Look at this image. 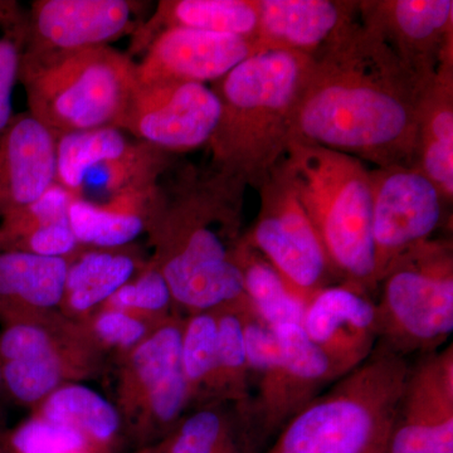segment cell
Wrapping results in <instances>:
<instances>
[{"mask_svg": "<svg viewBox=\"0 0 453 453\" xmlns=\"http://www.w3.org/2000/svg\"><path fill=\"white\" fill-rule=\"evenodd\" d=\"M247 303L216 314L219 384L228 387L241 399L246 398L250 390L243 333V308Z\"/></svg>", "mask_w": 453, "mask_h": 453, "instance_id": "cell-33", "label": "cell"}, {"mask_svg": "<svg viewBox=\"0 0 453 453\" xmlns=\"http://www.w3.org/2000/svg\"><path fill=\"white\" fill-rule=\"evenodd\" d=\"M281 360L275 377L255 411L262 440L288 423L330 381L339 380L335 366L303 332V325L275 329Z\"/></svg>", "mask_w": 453, "mask_h": 453, "instance_id": "cell-17", "label": "cell"}, {"mask_svg": "<svg viewBox=\"0 0 453 453\" xmlns=\"http://www.w3.org/2000/svg\"><path fill=\"white\" fill-rule=\"evenodd\" d=\"M177 165L175 155L145 142H133L118 159L96 169L103 175L104 189L109 196L127 190L159 186L170 170Z\"/></svg>", "mask_w": 453, "mask_h": 453, "instance_id": "cell-30", "label": "cell"}, {"mask_svg": "<svg viewBox=\"0 0 453 453\" xmlns=\"http://www.w3.org/2000/svg\"><path fill=\"white\" fill-rule=\"evenodd\" d=\"M359 18L422 81L453 57L452 0H359Z\"/></svg>", "mask_w": 453, "mask_h": 453, "instance_id": "cell-12", "label": "cell"}, {"mask_svg": "<svg viewBox=\"0 0 453 453\" xmlns=\"http://www.w3.org/2000/svg\"><path fill=\"white\" fill-rule=\"evenodd\" d=\"M181 363L189 392L195 387L219 383L217 315L198 312L183 329Z\"/></svg>", "mask_w": 453, "mask_h": 453, "instance_id": "cell-32", "label": "cell"}, {"mask_svg": "<svg viewBox=\"0 0 453 453\" xmlns=\"http://www.w3.org/2000/svg\"><path fill=\"white\" fill-rule=\"evenodd\" d=\"M142 3L37 0L27 13L26 59H49L109 46L138 28Z\"/></svg>", "mask_w": 453, "mask_h": 453, "instance_id": "cell-11", "label": "cell"}, {"mask_svg": "<svg viewBox=\"0 0 453 453\" xmlns=\"http://www.w3.org/2000/svg\"><path fill=\"white\" fill-rule=\"evenodd\" d=\"M244 296L253 314L271 329L303 324L306 303L288 288L275 267L244 240L241 242Z\"/></svg>", "mask_w": 453, "mask_h": 453, "instance_id": "cell-26", "label": "cell"}, {"mask_svg": "<svg viewBox=\"0 0 453 453\" xmlns=\"http://www.w3.org/2000/svg\"><path fill=\"white\" fill-rule=\"evenodd\" d=\"M183 329L164 325L140 342L134 351V374L146 390L155 421L170 425L180 416L189 398V386L181 363Z\"/></svg>", "mask_w": 453, "mask_h": 453, "instance_id": "cell-22", "label": "cell"}, {"mask_svg": "<svg viewBox=\"0 0 453 453\" xmlns=\"http://www.w3.org/2000/svg\"><path fill=\"white\" fill-rule=\"evenodd\" d=\"M43 418L77 429L91 443L101 445L110 442L120 428V416L113 405L95 390L76 384L47 396Z\"/></svg>", "mask_w": 453, "mask_h": 453, "instance_id": "cell-28", "label": "cell"}, {"mask_svg": "<svg viewBox=\"0 0 453 453\" xmlns=\"http://www.w3.org/2000/svg\"><path fill=\"white\" fill-rule=\"evenodd\" d=\"M67 270L65 258L0 251V314L13 323L22 308L58 305L65 297Z\"/></svg>", "mask_w": 453, "mask_h": 453, "instance_id": "cell-24", "label": "cell"}, {"mask_svg": "<svg viewBox=\"0 0 453 453\" xmlns=\"http://www.w3.org/2000/svg\"><path fill=\"white\" fill-rule=\"evenodd\" d=\"M247 184L216 166L175 165L148 231L173 300L199 312L247 303L240 253Z\"/></svg>", "mask_w": 453, "mask_h": 453, "instance_id": "cell-2", "label": "cell"}, {"mask_svg": "<svg viewBox=\"0 0 453 453\" xmlns=\"http://www.w3.org/2000/svg\"><path fill=\"white\" fill-rule=\"evenodd\" d=\"M3 380H2V369H0V388H2Z\"/></svg>", "mask_w": 453, "mask_h": 453, "instance_id": "cell-38", "label": "cell"}, {"mask_svg": "<svg viewBox=\"0 0 453 453\" xmlns=\"http://www.w3.org/2000/svg\"><path fill=\"white\" fill-rule=\"evenodd\" d=\"M429 81L414 76L362 23L312 57L290 142L386 166H416L418 111Z\"/></svg>", "mask_w": 453, "mask_h": 453, "instance_id": "cell-1", "label": "cell"}, {"mask_svg": "<svg viewBox=\"0 0 453 453\" xmlns=\"http://www.w3.org/2000/svg\"><path fill=\"white\" fill-rule=\"evenodd\" d=\"M411 371L402 354L375 348L288 419L266 453H387Z\"/></svg>", "mask_w": 453, "mask_h": 453, "instance_id": "cell-4", "label": "cell"}, {"mask_svg": "<svg viewBox=\"0 0 453 453\" xmlns=\"http://www.w3.org/2000/svg\"><path fill=\"white\" fill-rule=\"evenodd\" d=\"M133 142L118 127L76 131L57 138V184L83 198L92 172L121 157Z\"/></svg>", "mask_w": 453, "mask_h": 453, "instance_id": "cell-27", "label": "cell"}, {"mask_svg": "<svg viewBox=\"0 0 453 453\" xmlns=\"http://www.w3.org/2000/svg\"><path fill=\"white\" fill-rule=\"evenodd\" d=\"M219 113V97L204 83H136L119 129L177 155L208 146Z\"/></svg>", "mask_w": 453, "mask_h": 453, "instance_id": "cell-10", "label": "cell"}, {"mask_svg": "<svg viewBox=\"0 0 453 453\" xmlns=\"http://www.w3.org/2000/svg\"><path fill=\"white\" fill-rule=\"evenodd\" d=\"M3 386L14 398L33 403L55 392L62 365L55 351L0 362Z\"/></svg>", "mask_w": 453, "mask_h": 453, "instance_id": "cell-34", "label": "cell"}, {"mask_svg": "<svg viewBox=\"0 0 453 453\" xmlns=\"http://www.w3.org/2000/svg\"><path fill=\"white\" fill-rule=\"evenodd\" d=\"M257 189V219L244 240L308 305L334 277L323 243L281 162Z\"/></svg>", "mask_w": 453, "mask_h": 453, "instance_id": "cell-8", "label": "cell"}, {"mask_svg": "<svg viewBox=\"0 0 453 453\" xmlns=\"http://www.w3.org/2000/svg\"><path fill=\"white\" fill-rule=\"evenodd\" d=\"M387 453H453L452 347L411 371Z\"/></svg>", "mask_w": 453, "mask_h": 453, "instance_id": "cell-13", "label": "cell"}, {"mask_svg": "<svg viewBox=\"0 0 453 453\" xmlns=\"http://www.w3.org/2000/svg\"><path fill=\"white\" fill-rule=\"evenodd\" d=\"M417 168L434 181L447 204L453 201V57L423 91L417 133Z\"/></svg>", "mask_w": 453, "mask_h": 453, "instance_id": "cell-23", "label": "cell"}, {"mask_svg": "<svg viewBox=\"0 0 453 453\" xmlns=\"http://www.w3.org/2000/svg\"><path fill=\"white\" fill-rule=\"evenodd\" d=\"M95 329L101 339L124 348L139 345L146 334L145 325L122 310L103 312L96 319Z\"/></svg>", "mask_w": 453, "mask_h": 453, "instance_id": "cell-37", "label": "cell"}, {"mask_svg": "<svg viewBox=\"0 0 453 453\" xmlns=\"http://www.w3.org/2000/svg\"><path fill=\"white\" fill-rule=\"evenodd\" d=\"M57 184V136L31 112L0 135V217L28 207Z\"/></svg>", "mask_w": 453, "mask_h": 453, "instance_id": "cell-18", "label": "cell"}, {"mask_svg": "<svg viewBox=\"0 0 453 453\" xmlns=\"http://www.w3.org/2000/svg\"><path fill=\"white\" fill-rule=\"evenodd\" d=\"M172 301L168 282L154 265L142 271L135 280L122 286L110 299L113 308L144 311H160L168 308Z\"/></svg>", "mask_w": 453, "mask_h": 453, "instance_id": "cell-36", "label": "cell"}, {"mask_svg": "<svg viewBox=\"0 0 453 453\" xmlns=\"http://www.w3.org/2000/svg\"><path fill=\"white\" fill-rule=\"evenodd\" d=\"M135 68L131 56L106 46L49 59L22 58L19 80L28 111L58 138L119 129L136 86Z\"/></svg>", "mask_w": 453, "mask_h": 453, "instance_id": "cell-6", "label": "cell"}, {"mask_svg": "<svg viewBox=\"0 0 453 453\" xmlns=\"http://www.w3.org/2000/svg\"><path fill=\"white\" fill-rule=\"evenodd\" d=\"M89 445L77 429L44 418L26 422L11 437L14 453H88Z\"/></svg>", "mask_w": 453, "mask_h": 453, "instance_id": "cell-35", "label": "cell"}, {"mask_svg": "<svg viewBox=\"0 0 453 453\" xmlns=\"http://www.w3.org/2000/svg\"><path fill=\"white\" fill-rule=\"evenodd\" d=\"M146 453H162V451H160V449H157V451H150V452H146Z\"/></svg>", "mask_w": 453, "mask_h": 453, "instance_id": "cell-39", "label": "cell"}, {"mask_svg": "<svg viewBox=\"0 0 453 453\" xmlns=\"http://www.w3.org/2000/svg\"><path fill=\"white\" fill-rule=\"evenodd\" d=\"M159 186L119 193L103 204L73 198L68 207L71 228L80 246L94 249H121L133 242L149 223L157 201Z\"/></svg>", "mask_w": 453, "mask_h": 453, "instance_id": "cell-19", "label": "cell"}, {"mask_svg": "<svg viewBox=\"0 0 453 453\" xmlns=\"http://www.w3.org/2000/svg\"><path fill=\"white\" fill-rule=\"evenodd\" d=\"M301 325L340 377L371 356L380 336L377 305L368 294L344 283L318 292L306 305Z\"/></svg>", "mask_w": 453, "mask_h": 453, "instance_id": "cell-15", "label": "cell"}, {"mask_svg": "<svg viewBox=\"0 0 453 453\" xmlns=\"http://www.w3.org/2000/svg\"><path fill=\"white\" fill-rule=\"evenodd\" d=\"M312 57L265 52L244 59L211 89L219 124L208 142L211 165L257 189L281 162Z\"/></svg>", "mask_w": 453, "mask_h": 453, "instance_id": "cell-3", "label": "cell"}, {"mask_svg": "<svg viewBox=\"0 0 453 453\" xmlns=\"http://www.w3.org/2000/svg\"><path fill=\"white\" fill-rule=\"evenodd\" d=\"M121 249H95L79 251L68 259L65 297L71 308L86 311L110 300L122 286L133 280L139 261Z\"/></svg>", "mask_w": 453, "mask_h": 453, "instance_id": "cell-25", "label": "cell"}, {"mask_svg": "<svg viewBox=\"0 0 453 453\" xmlns=\"http://www.w3.org/2000/svg\"><path fill=\"white\" fill-rule=\"evenodd\" d=\"M253 55L252 42L235 35L168 28L149 42L136 64L138 85L216 82Z\"/></svg>", "mask_w": 453, "mask_h": 453, "instance_id": "cell-14", "label": "cell"}, {"mask_svg": "<svg viewBox=\"0 0 453 453\" xmlns=\"http://www.w3.org/2000/svg\"><path fill=\"white\" fill-rule=\"evenodd\" d=\"M73 196L55 184L38 201L3 217L0 251H20L43 257L71 258L80 251L68 207Z\"/></svg>", "mask_w": 453, "mask_h": 453, "instance_id": "cell-21", "label": "cell"}, {"mask_svg": "<svg viewBox=\"0 0 453 453\" xmlns=\"http://www.w3.org/2000/svg\"><path fill=\"white\" fill-rule=\"evenodd\" d=\"M253 55L314 57L359 22V0H258Z\"/></svg>", "mask_w": 453, "mask_h": 453, "instance_id": "cell-16", "label": "cell"}, {"mask_svg": "<svg viewBox=\"0 0 453 453\" xmlns=\"http://www.w3.org/2000/svg\"><path fill=\"white\" fill-rule=\"evenodd\" d=\"M372 237L377 283L396 258L431 240L447 205L417 166L371 169Z\"/></svg>", "mask_w": 453, "mask_h": 453, "instance_id": "cell-9", "label": "cell"}, {"mask_svg": "<svg viewBox=\"0 0 453 453\" xmlns=\"http://www.w3.org/2000/svg\"><path fill=\"white\" fill-rule=\"evenodd\" d=\"M378 285L380 335L396 353L440 347L453 330L452 243L426 241L396 258Z\"/></svg>", "mask_w": 453, "mask_h": 453, "instance_id": "cell-7", "label": "cell"}, {"mask_svg": "<svg viewBox=\"0 0 453 453\" xmlns=\"http://www.w3.org/2000/svg\"><path fill=\"white\" fill-rule=\"evenodd\" d=\"M0 453H3L2 451H0Z\"/></svg>", "mask_w": 453, "mask_h": 453, "instance_id": "cell-40", "label": "cell"}, {"mask_svg": "<svg viewBox=\"0 0 453 453\" xmlns=\"http://www.w3.org/2000/svg\"><path fill=\"white\" fill-rule=\"evenodd\" d=\"M281 163L323 243L334 277L365 294L377 288L371 169L350 155L300 142H288Z\"/></svg>", "mask_w": 453, "mask_h": 453, "instance_id": "cell-5", "label": "cell"}, {"mask_svg": "<svg viewBox=\"0 0 453 453\" xmlns=\"http://www.w3.org/2000/svg\"><path fill=\"white\" fill-rule=\"evenodd\" d=\"M258 17V0H162L153 16L133 33L131 52H142L157 33L168 28L235 35L253 46Z\"/></svg>", "mask_w": 453, "mask_h": 453, "instance_id": "cell-20", "label": "cell"}, {"mask_svg": "<svg viewBox=\"0 0 453 453\" xmlns=\"http://www.w3.org/2000/svg\"><path fill=\"white\" fill-rule=\"evenodd\" d=\"M27 42V13L16 2H0V135L13 118V92Z\"/></svg>", "mask_w": 453, "mask_h": 453, "instance_id": "cell-31", "label": "cell"}, {"mask_svg": "<svg viewBox=\"0 0 453 453\" xmlns=\"http://www.w3.org/2000/svg\"><path fill=\"white\" fill-rule=\"evenodd\" d=\"M162 453H257L246 421L232 425L216 411L203 410L179 426Z\"/></svg>", "mask_w": 453, "mask_h": 453, "instance_id": "cell-29", "label": "cell"}]
</instances>
